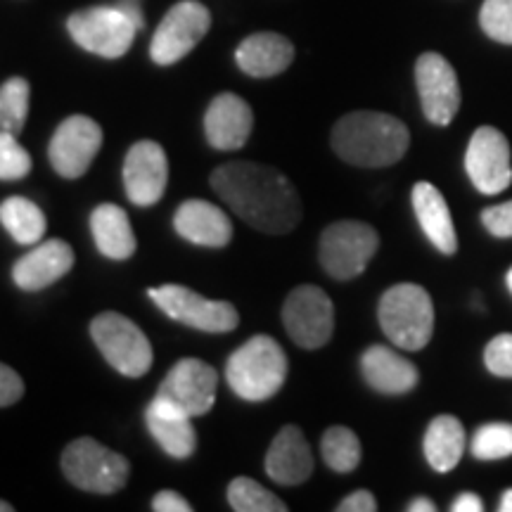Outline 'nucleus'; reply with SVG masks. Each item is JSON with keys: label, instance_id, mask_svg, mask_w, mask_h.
<instances>
[{"label": "nucleus", "instance_id": "nucleus-1", "mask_svg": "<svg viewBox=\"0 0 512 512\" xmlns=\"http://www.w3.org/2000/svg\"><path fill=\"white\" fill-rule=\"evenodd\" d=\"M211 188L242 221L268 235H285L302 221V200L290 178L273 166L230 162L211 174Z\"/></svg>", "mask_w": 512, "mask_h": 512}, {"label": "nucleus", "instance_id": "nucleus-2", "mask_svg": "<svg viewBox=\"0 0 512 512\" xmlns=\"http://www.w3.org/2000/svg\"><path fill=\"white\" fill-rule=\"evenodd\" d=\"M411 133L401 119L384 112H351L332 128V150L347 164L382 169L408 152Z\"/></svg>", "mask_w": 512, "mask_h": 512}, {"label": "nucleus", "instance_id": "nucleus-3", "mask_svg": "<svg viewBox=\"0 0 512 512\" xmlns=\"http://www.w3.org/2000/svg\"><path fill=\"white\" fill-rule=\"evenodd\" d=\"M287 356L268 335H256L235 351L226 363V380L240 399L259 403L273 399L287 380Z\"/></svg>", "mask_w": 512, "mask_h": 512}, {"label": "nucleus", "instance_id": "nucleus-4", "mask_svg": "<svg viewBox=\"0 0 512 512\" xmlns=\"http://www.w3.org/2000/svg\"><path fill=\"white\" fill-rule=\"evenodd\" d=\"M377 320L394 347L420 351L430 344L434 332V304L425 287L401 283L389 287L377 306Z\"/></svg>", "mask_w": 512, "mask_h": 512}, {"label": "nucleus", "instance_id": "nucleus-5", "mask_svg": "<svg viewBox=\"0 0 512 512\" xmlns=\"http://www.w3.org/2000/svg\"><path fill=\"white\" fill-rule=\"evenodd\" d=\"M62 472L76 489L110 496L124 489L131 475V465L121 453L102 446L91 437H83L64 448Z\"/></svg>", "mask_w": 512, "mask_h": 512}, {"label": "nucleus", "instance_id": "nucleus-6", "mask_svg": "<svg viewBox=\"0 0 512 512\" xmlns=\"http://www.w3.org/2000/svg\"><path fill=\"white\" fill-rule=\"evenodd\" d=\"M91 337L102 358L117 373L126 377H143L152 368L155 354H152L150 339L124 313H98L91 323Z\"/></svg>", "mask_w": 512, "mask_h": 512}, {"label": "nucleus", "instance_id": "nucleus-7", "mask_svg": "<svg viewBox=\"0 0 512 512\" xmlns=\"http://www.w3.org/2000/svg\"><path fill=\"white\" fill-rule=\"evenodd\" d=\"M380 247V235L370 223L337 221L323 230L318 259L335 280H354L366 271Z\"/></svg>", "mask_w": 512, "mask_h": 512}, {"label": "nucleus", "instance_id": "nucleus-8", "mask_svg": "<svg viewBox=\"0 0 512 512\" xmlns=\"http://www.w3.org/2000/svg\"><path fill=\"white\" fill-rule=\"evenodd\" d=\"M67 31L76 46L105 60L124 57L138 34L136 24L117 5H95V8L74 12L67 19Z\"/></svg>", "mask_w": 512, "mask_h": 512}, {"label": "nucleus", "instance_id": "nucleus-9", "mask_svg": "<svg viewBox=\"0 0 512 512\" xmlns=\"http://www.w3.org/2000/svg\"><path fill=\"white\" fill-rule=\"evenodd\" d=\"M147 297H150L166 316L174 318L176 323H183L185 328L221 335V332H230L240 325V313L233 304L207 299L183 285L150 287V290H147Z\"/></svg>", "mask_w": 512, "mask_h": 512}, {"label": "nucleus", "instance_id": "nucleus-10", "mask_svg": "<svg viewBox=\"0 0 512 512\" xmlns=\"http://www.w3.org/2000/svg\"><path fill=\"white\" fill-rule=\"evenodd\" d=\"M283 325L297 347L320 349L335 332V306L316 285H299L287 294L283 304Z\"/></svg>", "mask_w": 512, "mask_h": 512}, {"label": "nucleus", "instance_id": "nucleus-11", "mask_svg": "<svg viewBox=\"0 0 512 512\" xmlns=\"http://www.w3.org/2000/svg\"><path fill=\"white\" fill-rule=\"evenodd\" d=\"M211 27V12L197 0H181L166 12L152 36L150 57L159 67H171L181 62L192 48L207 36Z\"/></svg>", "mask_w": 512, "mask_h": 512}, {"label": "nucleus", "instance_id": "nucleus-12", "mask_svg": "<svg viewBox=\"0 0 512 512\" xmlns=\"http://www.w3.org/2000/svg\"><path fill=\"white\" fill-rule=\"evenodd\" d=\"M216 389H219V373L214 366L200 358H183L166 373L155 396L169 401L190 418H202L214 408Z\"/></svg>", "mask_w": 512, "mask_h": 512}, {"label": "nucleus", "instance_id": "nucleus-13", "mask_svg": "<svg viewBox=\"0 0 512 512\" xmlns=\"http://www.w3.org/2000/svg\"><path fill=\"white\" fill-rule=\"evenodd\" d=\"M100 147L102 128L98 121L83 117V114H74L55 128L48 145V159L57 176L74 181L91 169Z\"/></svg>", "mask_w": 512, "mask_h": 512}, {"label": "nucleus", "instance_id": "nucleus-14", "mask_svg": "<svg viewBox=\"0 0 512 512\" xmlns=\"http://www.w3.org/2000/svg\"><path fill=\"white\" fill-rule=\"evenodd\" d=\"M465 171L482 195H501L512 183L508 138L494 126H479L465 152Z\"/></svg>", "mask_w": 512, "mask_h": 512}, {"label": "nucleus", "instance_id": "nucleus-15", "mask_svg": "<svg viewBox=\"0 0 512 512\" xmlns=\"http://www.w3.org/2000/svg\"><path fill=\"white\" fill-rule=\"evenodd\" d=\"M422 114L434 126H448L460 110V83L456 69L439 53H425L415 62Z\"/></svg>", "mask_w": 512, "mask_h": 512}, {"label": "nucleus", "instance_id": "nucleus-16", "mask_svg": "<svg viewBox=\"0 0 512 512\" xmlns=\"http://www.w3.org/2000/svg\"><path fill=\"white\" fill-rule=\"evenodd\" d=\"M169 183V159L155 140H138L124 159V190L136 207H152L164 197Z\"/></svg>", "mask_w": 512, "mask_h": 512}, {"label": "nucleus", "instance_id": "nucleus-17", "mask_svg": "<svg viewBox=\"0 0 512 512\" xmlns=\"http://www.w3.org/2000/svg\"><path fill=\"white\" fill-rule=\"evenodd\" d=\"M252 128V107L235 93L216 95L207 107V114H204V136L214 150H240L252 136Z\"/></svg>", "mask_w": 512, "mask_h": 512}, {"label": "nucleus", "instance_id": "nucleus-18", "mask_svg": "<svg viewBox=\"0 0 512 512\" xmlns=\"http://www.w3.org/2000/svg\"><path fill=\"white\" fill-rule=\"evenodd\" d=\"M72 266L74 249L64 240H46L12 266V280L19 290L38 292L64 278L72 271Z\"/></svg>", "mask_w": 512, "mask_h": 512}, {"label": "nucleus", "instance_id": "nucleus-19", "mask_svg": "<svg viewBox=\"0 0 512 512\" xmlns=\"http://www.w3.org/2000/svg\"><path fill=\"white\" fill-rule=\"evenodd\" d=\"M266 475L275 484L297 486L313 475V453L297 425H285L275 434L266 453Z\"/></svg>", "mask_w": 512, "mask_h": 512}, {"label": "nucleus", "instance_id": "nucleus-20", "mask_svg": "<svg viewBox=\"0 0 512 512\" xmlns=\"http://www.w3.org/2000/svg\"><path fill=\"white\" fill-rule=\"evenodd\" d=\"M361 373L368 387H373L380 394H408L413 392L415 384L420 382V373L415 363L401 356L392 347H368L361 356Z\"/></svg>", "mask_w": 512, "mask_h": 512}, {"label": "nucleus", "instance_id": "nucleus-21", "mask_svg": "<svg viewBox=\"0 0 512 512\" xmlns=\"http://www.w3.org/2000/svg\"><path fill=\"white\" fill-rule=\"evenodd\" d=\"M174 228L192 245L221 249L233 238V223L216 204L207 200H188L176 209Z\"/></svg>", "mask_w": 512, "mask_h": 512}, {"label": "nucleus", "instance_id": "nucleus-22", "mask_svg": "<svg viewBox=\"0 0 512 512\" xmlns=\"http://www.w3.org/2000/svg\"><path fill=\"white\" fill-rule=\"evenodd\" d=\"M145 422L147 430H150L157 444L162 446L166 456L185 460L195 453L197 432L192 427V418L178 411L176 406H171L169 401L155 396L145 411Z\"/></svg>", "mask_w": 512, "mask_h": 512}, {"label": "nucleus", "instance_id": "nucleus-23", "mask_svg": "<svg viewBox=\"0 0 512 512\" xmlns=\"http://www.w3.org/2000/svg\"><path fill=\"white\" fill-rule=\"evenodd\" d=\"M238 67L252 79H271L283 74L294 60V46L290 38L273 31H259L247 36L235 50Z\"/></svg>", "mask_w": 512, "mask_h": 512}, {"label": "nucleus", "instance_id": "nucleus-24", "mask_svg": "<svg viewBox=\"0 0 512 512\" xmlns=\"http://www.w3.org/2000/svg\"><path fill=\"white\" fill-rule=\"evenodd\" d=\"M413 211L415 219H418L422 233L427 235V240L439 249L441 254L453 256L458 252V233L453 226L451 209L441 195L439 188H434L432 183L420 181L413 185Z\"/></svg>", "mask_w": 512, "mask_h": 512}, {"label": "nucleus", "instance_id": "nucleus-25", "mask_svg": "<svg viewBox=\"0 0 512 512\" xmlns=\"http://www.w3.org/2000/svg\"><path fill=\"white\" fill-rule=\"evenodd\" d=\"M91 233L98 252L107 259L126 261L136 254V233H133L128 214L117 204H100L93 209Z\"/></svg>", "mask_w": 512, "mask_h": 512}, {"label": "nucleus", "instance_id": "nucleus-26", "mask_svg": "<svg viewBox=\"0 0 512 512\" xmlns=\"http://www.w3.org/2000/svg\"><path fill=\"white\" fill-rule=\"evenodd\" d=\"M425 458L437 472H451L453 467L460 463L465 448H467V434L463 422L453 415H439L430 422L425 432Z\"/></svg>", "mask_w": 512, "mask_h": 512}, {"label": "nucleus", "instance_id": "nucleus-27", "mask_svg": "<svg viewBox=\"0 0 512 512\" xmlns=\"http://www.w3.org/2000/svg\"><path fill=\"white\" fill-rule=\"evenodd\" d=\"M0 223L19 245H38L46 235V214L27 197H8L0 204Z\"/></svg>", "mask_w": 512, "mask_h": 512}, {"label": "nucleus", "instance_id": "nucleus-28", "mask_svg": "<svg viewBox=\"0 0 512 512\" xmlns=\"http://www.w3.org/2000/svg\"><path fill=\"white\" fill-rule=\"evenodd\" d=\"M320 453H323L325 465L330 470L347 475L354 472L358 463H361V441H358L356 432L344 425L328 427V432L320 439Z\"/></svg>", "mask_w": 512, "mask_h": 512}, {"label": "nucleus", "instance_id": "nucleus-29", "mask_svg": "<svg viewBox=\"0 0 512 512\" xmlns=\"http://www.w3.org/2000/svg\"><path fill=\"white\" fill-rule=\"evenodd\" d=\"M31 86L22 76H12L0 86V133L19 136L29 117Z\"/></svg>", "mask_w": 512, "mask_h": 512}, {"label": "nucleus", "instance_id": "nucleus-30", "mask_svg": "<svg viewBox=\"0 0 512 512\" xmlns=\"http://www.w3.org/2000/svg\"><path fill=\"white\" fill-rule=\"evenodd\" d=\"M228 503L235 512H287L283 498L249 477H235L228 484Z\"/></svg>", "mask_w": 512, "mask_h": 512}, {"label": "nucleus", "instance_id": "nucleus-31", "mask_svg": "<svg viewBox=\"0 0 512 512\" xmlns=\"http://www.w3.org/2000/svg\"><path fill=\"white\" fill-rule=\"evenodd\" d=\"M477 460H503L512 456V425L510 422H489L475 432L470 444Z\"/></svg>", "mask_w": 512, "mask_h": 512}, {"label": "nucleus", "instance_id": "nucleus-32", "mask_svg": "<svg viewBox=\"0 0 512 512\" xmlns=\"http://www.w3.org/2000/svg\"><path fill=\"white\" fill-rule=\"evenodd\" d=\"M479 24L484 34L496 43L512 46V0H484L479 10Z\"/></svg>", "mask_w": 512, "mask_h": 512}, {"label": "nucleus", "instance_id": "nucleus-33", "mask_svg": "<svg viewBox=\"0 0 512 512\" xmlns=\"http://www.w3.org/2000/svg\"><path fill=\"white\" fill-rule=\"evenodd\" d=\"M34 169L31 155L17 143V136L0 133V181H22Z\"/></svg>", "mask_w": 512, "mask_h": 512}, {"label": "nucleus", "instance_id": "nucleus-34", "mask_svg": "<svg viewBox=\"0 0 512 512\" xmlns=\"http://www.w3.org/2000/svg\"><path fill=\"white\" fill-rule=\"evenodd\" d=\"M484 363L491 375L512 377V332H501L486 344Z\"/></svg>", "mask_w": 512, "mask_h": 512}, {"label": "nucleus", "instance_id": "nucleus-35", "mask_svg": "<svg viewBox=\"0 0 512 512\" xmlns=\"http://www.w3.org/2000/svg\"><path fill=\"white\" fill-rule=\"evenodd\" d=\"M482 223L494 238H512V200L486 207L482 211Z\"/></svg>", "mask_w": 512, "mask_h": 512}, {"label": "nucleus", "instance_id": "nucleus-36", "mask_svg": "<svg viewBox=\"0 0 512 512\" xmlns=\"http://www.w3.org/2000/svg\"><path fill=\"white\" fill-rule=\"evenodd\" d=\"M24 394V382L15 370L5 363H0V408L3 406H12L22 399Z\"/></svg>", "mask_w": 512, "mask_h": 512}, {"label": "nucleus", "instance_id": "nucleus-37", "mask_svg": "<svg viewBox=\"0 0 512 512\" xmlns=\"http://www.w3.org/2000/svg\"><path fill=\"white\" fill-rule=\"evenodd\" d=\"M152 510L155 512H190L192 505L185 501L181 494H176V491L164 489V491H159L155 498H152Z\"/></svg>", "mask_w": 512, "mask_h": 512}, {"label": "nucleus", "instance_id": "nucleus-38", "mask_svg": "<svg viewBox=\"0 0 512 512\" xmlns=\"http://www.w3.org/2000/svg\"><path fill=\"white\" fill-rule=\"evenodd\" d=\"M377 501L375 496L366 489H358L354 494H349L342 503L337 505V512H375Z\"/></svg>", "mask_w": 512, "mask_h": 512}, {"label": "nucleus", "instance_id": "nucleus-39", "mask_svg": "<svg viewBox=\"0 0 512 512\" xmlns=\"http://www.w3.org/2000/svg\"><path fill=\"white\" fill-rule=\"evenodd\" d=\"M143 0H117V8L124 12V15L131 19L133 24H136V29L140 31L145 27V17H143Z\"/></svg>", "mask_w": 512, "mask_h": 512}, {"label": "nucleus", "instance_id": "nucleus-40", "mask_svg": "<svg viewBox=\"0 0 512 512\" xmlns=\"http://www.w3.org/2000/svg\"><path fill=\"white\" fill-rule=\"evenodd\" d=\"M484 510V501L477 494H460L456 501L451 503V512H482Z\"/></svg>", "mask_w": 512, "mask_h": 512}, {"label": "nucleus", "instance_id": "nucleus-41", "mask_svg": "<svg viewBox=\"0 0 512 512\" xmlns=\"http://www.w3.org/2000/svg\"><path fill=\"white\" fill-rule=\"evenodd\" d=\"M408 512H437V505H434L430 498H415V501L408 503Z\"/></svg>", "mask_w": 512, "mask_h": 512}, {"label": "nucleus", "instance_id": "nucleus-42", "mask_svg": "<svg viewBox=\"0 0 512 512\" xmlns=\"http://www.w3.org/2000/svg\"><path fill=\"white\" fill-rule=\"evenodd\" d=\"M498 510L501 512H512V489L505 491L501 496V503H498Z\"/></svg>", "mask_w": 512, "mask_h": 512}, {"label": "nucleus", "instance_id": "nucleus-43", "mask_svg": "<svg viewBox=\"0 0 512 512\" xmlns=\"http://www.w3.org/2000/svg\"><path fill=\"white\" fill-rule=\"evenodd\" d=\"M15 508H12L10 503H5V501H0V512H12Z\"/></svg>", "mask_w": 512, "mask_h": 512}, {"label": "nucleus", "instance_id": "nucleus-44", "mask_svg": "<svg viewBox=\"0 0 512 512\" xmlns=\"http://www.w3.org/2000/svg\"><path fill=\"white\" fill-rule=\"evenodd\" d=\"M505 283H508L510 292H512V268H510V271H508V275H505Z\"/></svg>", "mask_w": 512, "mask_h": 512}]
</instances>
